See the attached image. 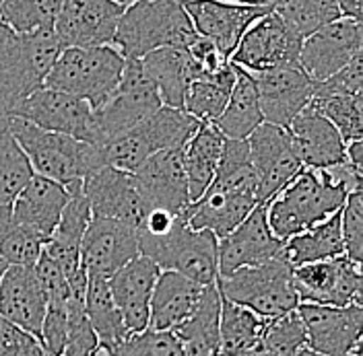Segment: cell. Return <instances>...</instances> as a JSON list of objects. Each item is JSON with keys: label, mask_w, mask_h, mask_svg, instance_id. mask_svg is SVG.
Instances as JSON below:
<instances>
[{"label": "cell", "mask_w": 363, "mask_h": 356, "mask_svg": "<svg viewBox=\"0 0 363 356\" xmlns=\"http://www.w3.org/2000/svg\"><path fill=\"white\" fill-rule=\"evenodd\" d=\"M264 122L254 79L244 68L235 67V83L229 93L221 115L213 122V126L229 140H246L260 124Z\"/></svg>", "instance_id": "cell-33"}, {"label": "cell", "mask_w": 363, "mask_h": 356, "mask_svg": "<svg viewBox=\"0 0 363 356\" xmlns=\"http://www.w3.org/2000/svg\"><path fill=\"white\" fill-rule=\"evenodd\" d=\"M112 356H184L180 342L174 332H153L145 330L140 334L128 335L120 346H116Z\"/></svg>", "instance_id": "cell-43"}, {"label": "cell", "mask_w": 363, "mask_h": 356, "mask_svg": "<svg viewBox=\"0 0 363 356\" xmlns=\"http://www.w3.org/2000/svg\"><path fill=\"white\" fill-rule=\"evenodd\" d=\"M250 76L256 85L264 122L281 128H287L295 115L308 108L314 97V81L299 64L250 72Z\"/></svg>", "instance_id": "cell-17"}, {"label": "cell", "mask_w": 363, "mask_h": 356, "mask_svg": "<svg viewBox=\"0 0 363 356\" xmlns=\"http://www.w3.org/2000/svg\"><path fill=\"white\" fill-rule=\"evenodd\" d=\"M314 95H363L362 52L326 81L314 83Z\"/></svg>", "instance_id": "cell-45"}, {"label": "cell", "mask_w": 363, "mask_h": 356, "mask_svg": "<svg viewBox=\"0 0 363 356\" xmlns=\"http://www.w3.org/2000/svg\"><path fill=\"white\" fill-rule=\"evenodd\" d=\"M340 17H349L355 21H362V4L363 0H337Z\"/></svg>", "instance_id": "cell-49"}, {"label": "cell", "mask_w": 363, "mask_h": 356, "mask_svg": "<svg viewBox=\"0 0 363 356\" xmlns=\"http://www.w3.org/2000/svg\"><path fill=\"white\" fill-rule=\"evenodd\" d=\"M285 130L289 132L301 167L322 169L347 156V142L342 140V136L326 117L312 110L310 103L295 115Z\"/></svg>", "instance_id": "cell-26"}, {"label": "cell", "mask_w": 363, "mask_h": 356, "mask_svg": "<svg viewBox=\"0 0 363 356\" xmlns=\"http://www.w3.org/2000/svg\"><path fill=\"white\" fill-rule=\"evenodd\" d=\"M91 221L89 202L83 194V183L70 188V200L65 206L60 221L44 245V253L52 258L62 272L72 276L81 270V243Z\"/></svg>", "instance_id": "cell-29"}, {"label": "cell", "mask_w": 363, "mask_h": 356, "mask_svg": "<svg viewBox=\"0 0 363 356\" xmlns=\"http://www.w3.org/2000/svg\"><path fill=\"white\" fill-rule=\"evenodd\" d=\"M250 161L258 178L260 204L269 202L303 169L295 155L289 132L281 126L262 122L246 138Z\"/></svg>", "instance_id": "cell-16"}, {"label": "cell", "mask_w": 363, "mask_h": 356, "mask_svg": "<svg viewBox=\"0 0 363 356\" xmlns=\"http://www.w3.org/2000/svg\"><path fill=\"white\" fill-rule=\"evenodd\" d=\"M340 235L345 255L357 264L363 262V196L362 190L347 196L340 208Z\"/></svg>", "instance_id": "cell-44"}, {"label": "cell", "mask_w": 363, "mask_h": 356, "mask_svg": "<svg viewBox=\"0 0 363 356\" xmlns=\"http://www.w3.org/2000/svg\"><path fill=\"white\" fill-rule=\"evenodd\" d=\"M68 200L70 190L67 185L33 173L11 204V214L15 223L48 241Z\"/></svg>", "instance_id": "cell-27"}, {"label": "cell", "mask_w": 363, "mask_h": 356, "mask_svg": "<svg viewBox=\"0 0 363 356\" xmlns=\"http://www.w3.org/2000/svg\"><path fill=\"white\" fill-rule=\"evenodd\" d=\"M260 204L258 178L250 161L246 140L225 138L211 185L190 202L182 217L190 229L208 231L217 239L229 235Z\"/></svg>", "instance_id": "cell-1"}, {"label": "cell", "mask_w": 363, "mask_h": 356, "mask_svg": "<svg viewBox=\"0 0 363 356\" xmlns=\"http://www.w3.org/2000/svg\"><path fill=\"white\" fill-rule=\"evenodd\" d=\"M6 268H9V264L0 258V278H2V274H4V270H6Z\"/></svg>", "instance_id": "cell-54"}, {"label": "cell", "mask_w": 363, "mask_h": 356, "mask_svg": "<svg viewBox=\"0 0 363 356\" xmlns=\"http://www.w3.org/2000/svg\"><path fill=\"white\" fill-rule=\"evenodd\" d=\"M9 132L35 176L58 181L68 190L81 185L91 171L104 167L97 144L77 140L68 134L50 132L19 115H11Z\"/></svg>", "instance_id": "cell-2"}, {"label": "cell", "mask_w": 363, "mask_h": 356, "mask_svg": "<svg viewBox=\"0 0 363 356\" xmlns=\"http://www.w3.org/2000/svg\"><path fill=\"white\" fill-rule=\"evenodd\" d=\"M235 83V64L229 60L223 70L206 76H196L186 91L184 112L194 115L203 124H213L225 108L229 93Z\"/></svg>", "instance_id": "cell-37"}, {"label": "cell", "mask_w": 363, "mask_h": 356, "mask_svg": "<svg viewBox=\"0 0 363 356\" xmlns=\"http://www.w3.org/2000/svg\"><path fill=\"white\" fill-rule=\"evenodd\" d=\"M301 40V35L271 11L244 31L229 60L248 72L299 64Z\"/></svg>", "instance_id": "cell-11"}, {"label": "cell", "mask_w": 363, "mask_h": 356, "mask_svg": "<svg viewBox=\"0 0 363 356\" xmlns=\"http://www.w3.org/2000/svg\"><path fill=\"white\" fill-rule=\"evenodd\" d=\"M85 313H87L91 328L97 334V340H99L104 350L112 352L116 346H120L130 335L126 332L122 315L113 303L108 278L87 274Z\"/></svg>", "instance_id": "cell-36"}, {"label": "cell", "mask_w": 363, "mask_h": 356, "mask_svg": "<svg viewBox=\"0 0 363 356\" xmlns=\"http://www.w3.org/2000/svg\"><path fill=\"white\" fill-rule=\"evenodd\" d=\"M281 255H285L283 241L271 233L264 204H258L229 235L217 241V272L219 276H227L235 270L260 266Z\"/></svg>", "instance_id": "cell-20"}, {"label": "cell", "mask_w": 363, "mask_h": 356, "mask_svg": "<svg viewBox=\"0 0 363 356\" xmlns=\"http://www.w3.org/2000/svg\"><path fill=\"white\" fill-rule=\"evenodd\" d=\"M347 196L345 190L328 181L322 169L303 167L281 192L264 202L269 229L285 243L297 233L339 212Z\"/></svg>", "instance_id": "cell-4"}, {"label": "cell", "mask_w": 363, "mask_h": 356, "mask_svg": "<svg viewBox=\"0 0 363 356\" xmlns=\"http://www.w3.org/2000/svg\"><path fill=\"white\" fill-rule=\"evenodd\" d=\"M83 194L89 202L91 217L113 219L138 231L147 210L136 194L130 173L104 165L83 179Z\"/></svg>", "instance_id": "cell-23"}, {"label": "cell", "mask_w": 363, "mask_h": 356, "mask_svg": "<svg viewBox=\"0 0 363 356\" xmlns=\"http://www.w3.org/2000/svg\"><path fill=\"white\" fill-rule=\"evenodd\" d=\"M0 4H2V0H0Z\"/></svg>", "instance_id": "cell-57"}, {"label": "cell", "mask_w": 363, "mask_h": 356, "mask_svg": "<svg viewBox=\"0 0 363 356\" xmlns=\"http://www.w3.org/2000/svg\"><path fill=\"white\" fill-rule=\"evenodd\" d=\"M9 120H11V110L0 99V132H6L9 130Z\"/></svg>", "instance_id": "cell-51"}, {"label": "cell", "mask_w": 363, "mask_h": 356, "mask_svg": "<svg viewBox=\"0 0 363 356\" xmlns=\"http://www.w3.org/2000/svg\"><path fill=\"white\" fill-rule=\"evenodd\" d=\"M297 313L306 328L308 348L324 356H349L362 346L363 307L351 303L345 307L299 303Z\"/></svg>", "instance_id": "cell-14"}, {"label": "cell", "mask_w": 363, "mask_h": 356, "mask_svg": "<svg viewBox=\"0 0 363 356\" xmlns=\"http://www.w3.org/2000/svg\"><path fill=\"white\" fill-rule=\"evenodd\" d=\"M188 50V56L190 60L194 62L196 68V76H206V74H215L219 70L229 64V58L225 54L213 44L211 40L196 35V40L186 47Z\"/></svg>", "instance_id": "cell-47"}, {"label": "cell", "mask_w": 363, "mask_h": 356, "mask_svg": "<svg viewBox=\"0 0 363 356\" xmlns=\"http://www.w3.org/2000/svg\"><path fill=\"white\" fill-rule=\"evenodd\" d=\"M310 108L326 117L345 142L362 140L363 95H314Z\"/></svg>", "instance_id": "cell-38"}, {"label": "cell", "mask_w": 363, "mask_h": 356, "mask_svg": "<svg viewBox=\"0 0 363 356\" xmlns=\"http://www.w3.org/2000/svg\"><path fill=\"white\" fill-rule=\"evenodd\" d=\"M242 356H267V352H264V350H262V346L258 344L256 348H252L250 352H246V355H242Z\"/></svg>", "instance_id": "cell-52"}, {"label": "cell", "mask_w": 363, "mask_h": 356, "mask_svg": "<svg viewBox=\"0 0 363 356\" xmlns=\"http://www.w3.org/2000/svg\"><path fill=\"white\" fill-rule=\"evenodd\" d=\"M221 297L248 307L271 321L297 309L299 299L294 289V266L285 255L260 266L242 268L215 280Z\"/></svg>", "instance_id": "cell-7"}, {"label": "cell", "mask_w": 363, "mask_h": 356, "mask_svg": "<svg viewBox=\"0 0 363 356\" xmlns=\"http://www.w3.org/2000/svg\"><path fill=\"white\" fill-rule=\"evenodd\" d=\"M44 245V237L15 221L0 231V258L9 266H33L40 260Z\"/></svg>", "instance_id": "cell-42"}, {"label": "cell", "mask_w": 363, "mask_h": 356, "mask_svg": "<svg viewBox=\"0 0 363 356\" xmlns=\"http://www.w3.org/2000/svg\"><path fill=\"white\" fill-rule=\"evenodd\" d=\"M65 0H2L0 21L15 33L54 29V21Z\"/></svg>", "instance_id": "cell-40"}, {"label": "cell", "mask_w": 363, "mask_h": 356, "mask_svg": "<svg viewBox=\"0 0 363 356\" xmlns=\"http://www.w3.org/2000/svg\"><path fill=\"white\" fill-rule=\"evenodd\" d=\"M0 356H48L38 335L0 317Z\"/></svg>", "instance_id": "cell-46"}, {"label": "cell", "mask_w": 363, "mask_h": 356, "mask_svg": "<svg viewBox=\"0 0 363 356\" xmlns=\"http://www.w3.org/2000/svg\"><path fill=\"white\" fill-rule=\"evenodd\" d=\"M182 4L194 25V31L201 38L211 40L227 58H231L250 25L272 11L227 0H182Z\"/></svg>", "instance_id": "cell-22"}, {"label": "cell", "mask_w": 363, "mask_h": 356, "mask_svg": "<svg viewBox=\"0 0 363 356\" xmlns=\"http://www.w3.org/2000/svg\"><path fill=\"white\" fill-rule=\"evenodd\" d=\"M283 251L287 262L294 268L342 255L345 245L340 235V210L287 239L283 243Z\"/></svg>", "instance_id": "cell-34"}, {"label": "cell", "mask_w": 363, "mask_h": 356, "mask_svg": "<svg viewBox=\"0 0 363 356\" xmlns=\"http://www.w3.org/2000/svg\"><path fill=\"white\" fill-rule=\"evenodd\" d=\"M297 356H324V355H320V352H314L312 348H308V346H306L303 350H299V352H297Z\"/></svg>", "instance_id": "cell-53"}, {"label": "cell", "mask_w": 363, "mask_h": 356, "mask_svg": "<svg viewBox=\"0 0 363 356\" xmlns=\"http://www.w3.org/2000/svg\"><path fill=\"white\" fill-rule=\"evenodd\" d=\"M272 11L301 38L340 17L337 0H277Z\"/></svg>", "instance_id": "cell-39"}, {"label": "cell", "mask_w": 363, "mask_h": 356, "mask_svg": "<svg viewBox=\"0 0 363 356\" xmlns=\"http://www.w3.org/2000/svg\"><path fill=\"white\" fill-rule=\"evenodd\" d=\"M267 319L221 297L219 309V356H242L262 340Z\"/></svg>", "instance_id": "cell-35"}, {"label": "cell", "mask_w": 363, "mask_h": 356, "mask_svg": "<svg viewBox=\"0 0 363 356\" xmlns=\"http://www.w3.org/2000/svg\"><path fill=\"white\" fill-rule=\"evenodd\" d=\"M223 142H225L223 134L213 124H201L196 132L190 136V140L184 144L182 155H184V171L188 181L190 202L199 200L204 190L211 185L221 159Z\"/></svg>", "instance_id": "cell-32"}, {"label": "cell", "mask_w": 363, "mask_h": 356, "mask_svg": "<svg viewBox=\"0 0 363 356\" xmlns=\"http://www.w3.org/2000/svg\"><path fill=\"white\" fill-rule=\"evenodd\" d=\"M13 115L25 117L50 132L68 134L77 140L97 144L95 112L89 101L65 91L50 87L33 91L15 108Z\"/></svg>", "instance_id": "cell-13"}, {"label": "cell", "mask_w": 363, "mask_h": 356, "mask_svg": "<svg viewBox=\"0 0 363 356\" xmlns=\"http://www.w3.org/2000/svg\"><path fill=\"white\" fill-rule=\"evenodd\" d=\"M217 237L208 231L190 229L184 217L163 237H140L138 253L151 258L161 270H172L199 282L201 287L215 285L217 272Z\"/></svg>", "instance_id": "cell-8"}, {"label": "cell", "mask_w": 363, "mask_h": 356, "mask_svg": "<svg viewBox=\"0 0 363 356\" xmlns=\"http://www.w3.org/2000/svg\"><path fill=\"white\" fill-rule=\"evenodd\" d=\"M362 21L339 17L301 40L299 67L314 83L326 81L362 52Z\"/></svg>", "instance_id": "cell-15"}, {"label": "cell", "mask_w": 363, "mask_h": 356, "mask_svg": "<svg viewBox=\"0 0 363 356\" xmlns=\"http://www.w3.org/2000/svg\"><path fill=\"white\" fill-rule=\"evenodd\" d=\"M124 64L126 58L113 45L65 47L48 72L44 87L77 95L89 101L95 112L116 91Z\"/></svg>", "instance_id": "cell-6"}, {"label": "cell", "mask_w": 363, "mask_h": 356, "mask_svg": "<svg viewBox=\"0 0 363 356\" xmlns=\"http://www.w3.org/2000/svg\"><path fill=\"white\" fill-rule=\"evenodd\" d=\"M201 124L203 122L184 110L161 105L157 112L136 126L128 128L126 132L116 134L97 147L104 165L135 173L149 156L159 151L182 149Z\"/></svg>", "instance_id": "cell-5"}, {"label": "cell", "mask_w": 363, "mask_h": 356, "mask_svg": "<svg viewBox=\"0 0 363 356\" xmlns=\"http://www.w3.org/2000/svg\"><path fill=\"white\" fill-rule=\"evenodd\" d=\"M116 2H120V4H124V6H128V4H133L136 0H116Z\"/></svg>", "instance_id": "cell-55"}, {"label": "cell", "mask_w": 363, "mask_h": 356, "mask_svg": "<svg viewBox=\"0 0 363 356\" xmlns=\"http://www.w3.org/2000/svg\"><path fill=\"white\" fill-rule=\"evenodd\" d=\"M147 74L153 79L161 103L184 110V99L190 83L196 79L194 62L186 47H161L140 58Z\"/></svg>", "instance_id": "cell-30"}, {"label": "cell", "mask_w": 363, "mask_h": 356, "mask_svg": "<svg viewBox=\"0 0 363 356\" xmlns=\"http://www.w3.org/2000/svg\"><path fill=\"white\" fill-rule=\"evenodd\" d=\"M17 42H19V33H15L11 27L0 21V70L13 60Z\"/></svg>", "instance_id": "cell-48"}, {"label": "cell", "mask_w": 363, "mask_h": 356, "mask_svg": "<svg viewBox=\"0 0 363 356\" xmlns=\"http://www.w3.org/2000/svg\"><path fill=\"white\" fill-rule=\"evenodd\" d=\"M204 287L172 270H161L151 292L149 328L153 332H174L196 309Z\"/></svg>", "instance_id": "cell-28"}, {"label": "cell", "mask_w": 363, "mask_h": 356, "mask_svg": "<svg viewBox=\"0 0 363 356\" xmlns=\"http://www.w3.org/2000/svg\"><path fill=\"white\" fill-rule=\"evenodd\" d=\"M135 255H138L135 226L113 219L91 217L81 243V266L87 274L110 280Z\"/></svg>", "instance_id": "cell-21"}, {"label": "cell", "mask_w": 363, "mask_h": 356, "mask_svg": "<svg viewBox=\"0 0 363 356\" xmlns=\"http://www.w3.org/2000/svg\"><path fill=\"white\" fill-rule=\"evenodd\" d=\"M182 149L159 151L130 173L145 210L163 208L172 214H182L190 204Z\"/></svg>", "instance_id": "cell-19"}, {"label": "cell", "mask_w": 363, "mask_h": 356, "mask_svg": "<svg viewBox=\"0 0 363 356\" xmlns=\"http://www.w3.org/2000/svg\"><path fill=\"white\" fill-rule=\"evenodd\" d=\"M196 35L182 0H136L124 8L112 45L126 60H140L161 47H188Z\"/></svg>", "instance_id": "cell-3"}, {"label": "cell", "mask_w": 363, "mask_h": 356, "mask_svg": "<svg viewBox=\"0 0 363 356\" xmlns=\"http://www.w3.org/2000/svg\"><path fill=\"white\" fill-rule=\"evenodd\" d=\"M159 274L161 268L151 258L138 253L108 280L113 303L130 335L140 334L149 328V303Z\"/></svg>", "instance_id": "cell-24"}, {"label": "cell", "mask_w": 363, "mask_h": 356, "mask_svg": "<svg viewBox=\"0 0 363 356\" xmlns=\"http://www.w3.org/2000/svg\"><path fill=\"white\" fill-rule=\"evenodd\" d=\"M124 4L116 0H65L54 21L62 47L112 45Z\"/></svg>", "instance_id": "cell-18"}, {"label": "cell", "mask_w": 363, "mask_h": 356, "mask_svg": "<svg viewBox=\"0 0 363 356\" xmlns=\"http://www.w3.org/2000/svg\"><path fill=\"white\" fill-rule=\"evenodd\" d=\"M95 356H112V355H110L108 350H104V348H101V350H99V352H97V355H95Z\"/></svg>", "instance_id": "cell-56"}, {"label": "cell", "mask_w": 363, "mask_h": 356, "mask_svg": "<svg viewBox=\"0 0 363 356\" xmlns=\"http://www.w3.org/2000/svg\"><path fill=\"white\" fill-rule=\"evenodd\" d=\"M227 2H238V4H248V6H262V8H272L277 0H227Z\"/></svg>", "instance_id": "cell-50"}, {"label": "cell", "mask_w": 363, "mask_h": 356, "mask_svg": "<svg viewBox=\"0 0 363 356\" xmlns=\"http://www.w3.org/2000/svg\"><path fill=\"white\" fill-rule=\"evenodd\" d=\"M362 264L345 253L294 268V289L299 303L345 307L362 303Z\"/></svg>", "instance_id": "cell-12"}, {"label": "cell", "mask_w": 363, "mask_h": 356, "mask_svg": "<svg viewBox=\"0 0 363 356\" xmlns=\"http://www.w3.org/2000/svg\"><path fill=\"white\" fill-rule=\"evenodd\" d=\"M219 309L221 294L217 285L204 287L196 309L174 330L184 356H219Z\"/></svg>", "instance_id": "cell-31"}, {"label": "cell", "mask_w": 363, "mask_h": 356, "mask_svg": "<svg viewBox=\"0 0 363 356\" xmlns=\"http://www.w3.org/2000/svg\"><path fill=\"white\" fill-rule=\"evenodd\" d=\"M260 346L267 356H297L299 350H303L308 346V338L297 309L271 319L264 328Z\"/></svg>", "instance_id": "cell-41"}, {"label": "cell", "mask_w": 363, "mask_h": 356, "mask_svg": "<svg viewBox=\"0 0 363 356\" xmlns=\"http://www.w3.org/2000/svg\"><path fill=\"white\" fill-rule=\"evenodd\" d=\"M161 97L140 60H126L120 83L104 105L95 110L97 144L126 132L161 108Z\"/></svg>", "instance_id": "cell-9"}, {"label": "cell", "mask_w": 363, "mask_h": 356, "mask_svg": "<svg viewBox=\"0 0 363 356\" xmlns=\"http://www.w3.org/2000/svg\"><path fill=\"white\" fill-rule=\"evenodd\" d=\"M62 50L54 29L19 33L13 60L0 70V99L11 115L27 95L44 87L45 76Z\"/></svg>", "instance_id": "cell-10"}, {"label": "cell", "mask_w": 363, "mask_h": 356, "mask_svg": "<svg viewBox=\"0 0 363 356\" xmlns=\"http://www.w3.org/2000/svg\"><path fill=\"white\" fill-rule=\"evenodd\" d=\"M45 290L33 266H9L0 278V317L38 335L42 332Z\"/></svg>", "instance_id": "cell-25"}]
</instances>
